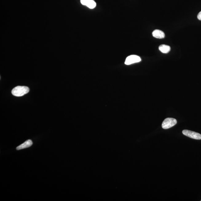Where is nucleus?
<instances>
[{"label": "nucleus", "mask_w": 201, "mask_h": 201, "mask_svg": "<svg viewBox=\"0 0 201 201\" xmlns=\"http://www.w3.org/2000/svg\"><path fill=\"white\" fill-rule=\"evenodd\" d=\"M29 88L27 86H18L12 90V93L16 97H22L29 93Z\"/></svg>", "instance_id": "1"}, {"label": "nucleus", "mask_w": 201, "mask_h": 201, "mask_svg": "<svg viewBox=\"0 0 201 201\" xmlns=\"http://www.w3.org/2000/svg\"><path fill=\"white\" fill-rule=\"evenodd\" d=\"M177 121L175 119L172 118H168L163 121L162 126L164 129H168L175 126L177 124Z\"/></svg>", "instance_id": "2"}, {"label": "nucleus", "mask_w": 201, "mask_h": 201, "mask_svg": "<svg viewBox=\"0 0 201 201\" xmlns=\"http://www.w3.org/2000/svg\"><path fill=\"white\" fill-rule=\"evenodd\" d=\"M182 133L183 135L190 137V138L196 139V140L201 139V135L197 132L190 131L189 130H183Z\"/></svg>", "instance_id": "3"}, {"label": "nucleus", "mask_w": 201, "mask_h": 201, "mask_svg": "<svg viewBox=\"0 0 201 201\" xmlns=\"http://www.w3.org/2000/svg\"><path fill=\"white\" fill-rule=\"evenodd\" d=\"M141 61V59L139 56L132 55L128 56L126 58L125 64L126 65H130L133 63H138Z\"/></svg>", "instance_id": "4"}, {"label": "nucleus", "mask_w": 201, "mask_h": 201, "mask_svg": "<svg viewBox=\"0 0 201 201\" xmlns=\"http://www.w3.org/2000/svg\"><path fill=\"white\" fill-rule=\"evenodd\" d=\"M81 2L82 5L91 9L96 7L97 5L96 2L93 0H81Z\"/></svg>", "instance_id": "5"}, {"label": "nucleus", "mask_w": 201, "mask_h": 201, "mask_svg": "<svg viewBox=\"0 0 201 201\" xmlns=\"http://www.w3.org/2000/svg\"><path fill=\"white\" fill-rule=\"evenodd\" d=\"M33 144V142L31 140H28L24 142L23 144L18 146L16 149L18 150H19L26 148L30 147Z\"/></svg>", "instance_id": "6"}, {"label": "nucleus", "mask_w": 201, "mask_h": 201, "mask_svg": "<svg viewBox=\"0 0 201 201\" xmlns=\"http://www.w3.org/2000/svg\"><path fill=\"white\" fill-rule=\"evenodd\" d=\"M152 36L155 38L162 39L165 37V35L163 31L159 30H156L153 32Z\"/></svg>", "instance_id": "7"}, {"label": "nucleus", "mask_w": 201, "mask_h": 201, "mask_svg": "<svg viewBox=\"0 0 201 201\" xmlns=\"http://www.w3.org/2000/svg\"><path fill=\"white\" fill-rule=\"evenodd\" d=\"M159 50L164 53H167L170 52L171 48L170 46L163 45L160 46L159 47Z\"/></svg>", "instance_id": "8"}, {"label": "nucleus", "mask_w": 201, "mask_h": 201, "mask_svg": "<svg viewBox=\"0 0 201 201\" xmlns=\"http://www.w3.org/2000/svg\"><path fill=\"white\" fill-rule=\"evenodd\" d=\"M197 18L199 20L201 21V11L199 12L198 15H197Z\"/></svg>", "instance_id": "9"}, {"label": "nucleus", "mask_w": 201, "mask_h": 201, "mask_svg": "<svg viewBox=\"0 0 201 201\" xmlns=\"http://www.w3.org/2000/svg\"></svg>", "instance_id": "10"}]
</instances>
